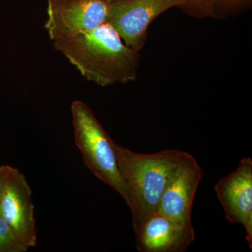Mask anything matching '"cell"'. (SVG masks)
Segmentation results:
<instances>
[{
  "mask_svg": "<svg viewBox=\"0 0 252 252\" xmlns=\"http://www.w3.org/2000/svg\"><path fill=\"white\" fill-rule=\"evenodd\" d=\"M54 46L83 77L102 87L127 84L137 78L138 50L124 44L107 22L93 31L54 41Z\"/></svg>",
  "mask_w": 252,
  "mask_h": 252,
  "instance_id": "1",
  "label": "cell"
},
{
  "mask_svg": "<svg viewBox=\"0 0 252 252\" xmlns=\"http://www.w3.org/2000/svg\"><path fill=\"white\" fill-rule=\"evenodd\" d=\"M118 165L130 192L135 233L158 212L160 199L182 164L190 154L168 149L155 154L136 153L113 141Z\"/></svg>",
  "mask_w": 252,
  "mask_h": 252,
  "instance_id": "2",
  "label": "cell"
},
{
  "mask_svg": "<svg viewBox=\"0 0 252 252\" xmlns=\"http://www.w3.org/2000/svg\"><path fill=\"white\" fill-rule=\"evenodd\" d=\"M71 112L74 141L86 166L97 178L120 194L130 206V192L119 170L113 140L84 102L74 100Z\"/></svg>",
  "mask_w": 252,
  "mask_h": 252,
  "instance_id": "3",
  "label": "cell"
},
{
  "mask_svg": "<svg viewBox=\"0 0 252 252\" xmlns=\"http://www.w3.org/2000/svg\"><path fill=\"white\" fill-rule=\"evenodd\" d=\"M108 14L102 0H48L44 27L53 41L67 39L107 23Z\"/></svg>",
  "mask_w": 252,
  "mask_h": 252,
  "instance_id": "4",
  "label": "cell"
},
{
  "mask_svg": "<svg viewBox=\"0 0 252 252\" xmlns=\"http://www.w3.org/2000/svg\"><path fill=\"white\" fill-rule=\"evenodd\" d=\"M178 5L179 0H117L109 3L107 23L126 45L139 51L152 21Z\"/></svg>",
  "mask_w": 252,
  "mask_h": 252,
  "instance_id": "5",
  "label": "cell"
},
{
  "mask_svg": "<svg viewBox=\"0 0 252 252\" xmlns=\"http://www.w3.org/2000/svg\"><path fill=\"white\" fill-rule=\"evenodd\" d=\"M32 195V192L26 177L14 167L1 195L0 217L30 248L36 246L37 240Z\"/></svg>",
  "mask_w": 252,
  "mask_h": 252,
  "instance_id": "6",
  "label": "cell"
},
{
  "mask_svg": "<svg viewBox=\"0 0 252 252\" xmlns=\"http://www.w3.org/2000/svg\"><path fill=\"white\" fill-rule=\"evenodd\" d=\"M217 198L231 223L243 225L252 249V160L244 158L236 170L222 177L215 187Z\"/></svg>",
  "mask_w": 252,
  "mask_h": 252,
  "instance_id": "7",
  "label": "cell"
},
{
  "mask_svg": "<svg viewBox=\"0 0 252 252\" xmlns=\"http://www.w3.org/2000/svg\"><path fill=\"white\" fill-rule=\"evenodd\" d=\"M136 235L140 252H183L195 240L191 223H185L156 212L149 217Z\"/></svg>",
  "mask_w": 252,
  "mask_h": 252,
  "instance_id": "8",
  "label": "cell"
},
{
  "mask_svg": "<svg viewBox=\"0 0 252 252\" xmlns=\"http://www.w3.org/2000/svg\"><path fill=\"white\" fill-rule=\"evenodd\" d=\"M203 175L201 167L190 155L162 194L158 212L173 220L191 223L193 200Z\"/></svg>",
  "mask_w": 252,
  "mask_h": 252,
  "instance_id": "9",
  "label": "cell"
},
{
  "mask_svg": "<svg viewBox=\"0 0 252 252\" xmlns=\"http://www.w3.org/2000/svg\"><path fill=\"white\" fill-rule=\"evenodd\" d=\"M29 249L0 217V252H26Z\"/></svg>",
  "mask_w": 252,
  "mask_h": 252,
  "instance_id": "10",
  "label": "cell"
},
{
  "mask_svg": "<svg viewBox=\"0 0 252 252\" xmlns=\"http://www.w3.org/2000/svg\"><path fill=\"white\" fill-rule=\"evenodd\" d=\"M177 7L193 17L216 18L212 0H179Z\"/></svg>",
  "mask_w": 252,
  "mask_h": 252,
  "instance_id": "11",
  "label": "cell"
},
{
  "mask_svg": "<svg viewBox=\"0 0 252 252\" xmlns=\"http://www.w3.org/2000/svg\"><path fill=\"white\" fill-rule=\"evenodd\" d=\"M216 18L227 16L248 7L252 0H212Z\"/></svg>",
  "mask_w": 252,
  "mask_h": 252,
  "instance_id": "12",
  "label": "cell"
},
{
  "mask_svg": "<svg viewBox=\"0 0 252 252\" xmlns=\"http://www.w3.org/2000/svg\"><path fill=\"white\" fill-rule=\"evenodd\" d=\"M14 167L10 165H1L0 166V201H1V195L4 190V186L6 185V180L12 171Z\"/></svg>",
  "mask_w": 252,
  "mask_h": 252,
  "instance_id": "13",
  "label": "cell"
},
{
  "mask_svg": "<svg viewBox=\"0 0 252 252\" xmlns=\"http://www.w3.org/2000/svg\"><path fill=\"white\" fill-rule=\"evenodd\" d=\"M102 1H105V2L110 3L112 1H117V0H102Z\"/></svg>",
  "mask_w": 252,
  "mask_h": 252,
  "instance_id": "14",
  "label": "cell"
}]
</instances>
